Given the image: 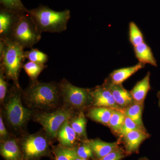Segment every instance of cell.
Segmentation results:
<instances>
[{"label": "cell", "mask_w": 160, "mask_h": 160, "mask_svg": "<svg viewBox=\"0 0 160 160\" xmlns=\"http://www.w3.org/2000/svg\"><path fill=\"white\" fill-rule=\"evenodd\" d=\"M54 160H56L55 159Z\"/></svg>", "instance_id": "cell-36"}, {"label": "cell", "mask_w": 160, "mask_h": 160, "mask_svg": "<svg viewBox=\"0 0 160 160\" xmlns=\"http://www.w3.org/2000/svg\"><path fill=\"white\" fill-rule=\"evenodd\" d=\"M102 86L111 92L116 102L122 110H124L134 102L130 92L124 88L122 84H113L106 79Z\"/></svg>", "instance_id": "cell-9"}, {"label": "cell", "mask_w": 160, "mask_h": 160, "mask_svg": "<svg viewBox=\"0 0 160 160\" xmlns=\"http://www.w3.org/2000/svg\"><path fill=\"white\" fill-rule=\"evenodd\" d=\"M145 66V64L139 62L133 66L116 69L110 73L109 78L107 79L113 84H122L132 75L140 69H143Z\"/></svg>", "instance_id": "cell-14"}, {"label": "cell", "mask_w": 160, "mask_h": 160, "mask_svg": "<svg viewBox=\"0 0 160 160\" xmlns=\"http://www.w3.org/2000/svg\"><path fill=\"white\" fill-rule=\"evenodd\" d=\"M1 155L5 160H25L19 143L14 139H7L1 142Z\"/></svg>", "instance_id": "cell-13"}, {"label": "cell", "mask_w": 160, "mask_h": 160, "mask_svg": "<svg viewBox=\"0 0 160 160\" xmlns=\"http://www.w3.org/2000/svg\"><path fill=\"white\" fill-rule=\"evenodd\" d=\"M126 117L123 110L113 109L108 126L112 131L118 134L124 124Z\"/></svg>", "instance_id": "cell-24"}, {"label": "cell", "mask_w": 160, "mask_h": 160, "mask_svg": "<svg viewBox=\"0 0 160 160\" xmlns=\"http://www.w3.org/2000/svg\"><path fill=\"white\" fill-rule=\"evenodd\" d=\"M113 109L107 107H95L88 112L87 116L95 122L109 126Z\"/></svg>", "instance_id": "cell-19"}, {"label": "cell", "mask_w": 160, "mask_h": 160, "mask_svg": "<svg viewBox=\"0 0 160 160\" xmlns=\"http://www.w3.org/2000/svg\"><path fill=\"white\" fill-rule=\"evenodd\" d=\"M149 136V133L144 130H134L123 136L126 153L137 152L141 144Z\"/></svg>", "instance_id": "cell-11"}, {"label": "cell", "mask_w": 160, "mask_h": 160, "mask_svg": "<svg viewBox=\"0 0 160 160\" xmlns=\"http://www.w3.org/2000/svg\"><path fill=\"white\" fill-rule=\"evenodd\" d=\"M129 40L133 47L145 42L143 33L133 22H130L129 24Z\"/></svg>", "instance_id": "cell-27"}, {"label": "cell", "mask_w": 160, "mask_h": 160, "mask_svg": "<svg viewBox=\"0 0 160 160\" xmlns=\"http://www.w3.org/2000/svg\"><path fill=\"white\" fill-rule=\"evenodd\" d=\"M52 151L56 160H74L78 156L75 147L69 148L60 145L54 147Z\"/></svg>", "instance_id": "cell-21"}, {"label": "cell", "mask_w": 160, "mask_h": 160, "mask_svg": "<svg viewBox=\"0 0 160 160\" xmlns=\"http://www.w3.org/2000/svg\"><path fill=\"white\" fill-rule=\"evenodd\" d=\"M1 8L18 14L28 13L29 9L25 7L22 0H0Z\"/></svg>", "instance_id": "cell-22"}, {"label": "cell", "mask_w": 160, "mask_h": 160, "mask_svg": "<svg viewBox=\"0 0 160 160\" xmlns=\"http://www.w3.org/2000/svg\"><path fill=\"white\" fill-rule=\"evenodd\" d=\"M77 135L70 125L69 119L61 126L57 135L60 145L64 147L74 148L77 139Z\"/></svg>", "instance_id": "cell-15"}, {"label": "cell", "mask_w": 160, "mask_h": 160, "mask_svg": "<svg viewBox=\"0 0 160 160\" xmlns=\"http://www.w3.org/2000/svg\"><path fill=\"white\" fill-rule=\"evenodd\" d=\"M19 144L25 160H39L50 155L49 142L42 135H29L24 138Z\"/></svg>", "instance_id": "cell-6"}, {"label": "cell", "mask_w": 160, "mask_h": 160, "mask_svg": "<svg viewBox=\"0 0 160 160\" xmlns=\"http://www.w3.org/2000/svg\"><path fill=\"white\" fill-rule=\"evenodd\" d=\"M75 148L78 157L86 159H95V158L91 147L86 142H84L77 148Z\"/></svg>", "instance_id": "cell-29"}, {"label": "cell", "mask_w": 160, "mask_h": 160, "mask_svg": "<svg viewBox=\"0 0 160 160\" xmlns=\"http://www.w3.org/2000/svg\"><path fill=\"white\" fill-rule=\"evenodd\" d=\"M74 160H88V159H83L82 158H80L78 157H77Z\"/></svg>", "instance_id": "cell-33"}, {"label": "cell", "mask_w": 160, "mask_h": 160, "mask_svg": "<svg viewBox=\"0 0 160 160\" xmlns=\"http://www.w3.org/2000/svg\"><path fill=\"white\" fill-rule=\"evenodd\" d=\"M87 120L82 112L74 118L70 122V125L78 137L86 138V126Z\"/></svg>", "instance_id": "cell-23"}, {"label": "cell", "mask_w": 160, "mask_h": 160, "mask_svg": "<svg viewBox=\"0 0 160 160\" xmlns=\"http://www.w3.org/2000/svg\"><path fill=\"white\" fill-rule=\"evenodd\" d=\"M140 160H148L147 159H146V158H143V159H141Z\"/></svg>", "instance_id": "cell-35"}, {"label": "cell", "mask_w": 160, "mask_h": 160, "mask_svg": "<svg viewBox=\"0 0 160 160\" xmlns=\"http://www.w3.org/2000/svg\"><path fill=\"white\" fill-rule=\"evenodd\" d=\"M61 94L59 85L32 81L24 92L27 102L34 108L50 109L57 104Z\"/></svg>", "instance_id": "cell-3"}, {"label": "cell", "mask_w": 160, "mask_h": 160, "mask_svg": "<svg viewBox=\"0 0 160 160\" xmlns=\"http://www.w3.org/2000/svg\"><path fill=\"white\" fill-rule=\"evenodd\" d=\"M143 108L144 104L134 102L123 110L126 116L130 118L139 126L145 128L142 118Z\"/></svg>", "instance_id": "cell-20"}, {"label": "cell", "mask_w": 160, "mask_h": 160, "mask_svg": "<svg viewBox=\"0 0 160 160\" xmlns=\"http://www.w3.org/2000/svg\"><path fill=\"white\" fill-rule=\"evenodd\" d=\"M137 130H146L145 128L139 126L130 118L126 116L124 124L119 132L118 134L123 137V136L129 133L130 132Z\"/></svg>", "instance_id": "cell-28"}, {"label": "cell", "mask_w": 160, "mask_h": 160, "mask_svg": "<svg viewBox=\"0 0 160 160\" xmlns=\"http://www.w3.org/2000/svg\"><path fill=\"white\" fill-rule=\"evenodd\" d=\"M7 78L3 69L0 68V100L1 103L4 101L8 91V84L6 80Z\"/></svg>", "instance_id": "cell-30"}, {"label": "cell", "mask_w": 160, "mask_h": 160, "mask_svg": "<svg viewBox=\"0 0 160 160\" xmlns=\"http://www.w3.org/2000/svg\"><path fill=\"white\" fill-rule=\"evenodd\" d=\"M28 13L42 33H60L66 31L71 17L69 9L56 11L42 5L30 9Z\"/></svg>", "instance_id": "cell-1"}, {"label": "cell", "mask_w": 160, "mask_h": 160, "mask_svg": "<svg viewBox=\"0 0 160 160\" xmlns=\"http://www.w3.org/2000/svg\"><path fill=\"white\" fill-rule=\"evenodd\" d=\"M125 157V153L119 147L111 152L104 157L97 160H121Z\"/></svg>", "instance_id": "cell-31"}, {"label": "cell", "mask_w": 160, "mask_h": 160, "mask_svg": "<svg viewBox=\"0 0 160 160\" xmlns=\"http://www.w3.org/2000/svg\"><path fill=\"white\" fill-rule=\"evenodd\" d=\"M8 132L5 127L4 123L3 122L2 118V115L0 117V136H1V140L2 139V141L7 139Z\"/></svg>", "instance_id": "cell-32"}, {"label": "cell", "mask_w": 160, "mask_h": 160, "mask_svg": "<svg viewBox=\"0 0 160 160\" xmlns=\"http://www.w3.org/2000/svg\"><path fill=\"white\" fill-rule=\"evenodd\" d=\"M24 49L9 38L0 39V68L9 79L20 88L18 78L26 60Z\"/></svg>", "instance_id": "cell-2"}, {"label": "cell", "mask_w": 160, "mask_h": 160, "mask_svg": "<svg viewBox=\"0 0 160 160\" xmlns=\"http://www.w3.org/2000/svg\"><path fill=\"white\" fill-rule=\"evenodd\" d=\"M20 88L16 85L9 91L5 106V114L9 124L14 128L22 127L30 119L32 112L23 106Z\"/></svg>", "instance_id": "cell-5"}, {"label": "cell", "mask_w": 160, "mask_h": 160, "mask_svg": "<svg viewBox=\"0 0 160 160\" xmlns=\"http://www.w3.org/2000/svg\"><path fill=\"white\" fill-rule=\"evenodd\" d=\"M85 142L91 147L97 160L102 158L119 148L117 142H106L98 139L86 140Z\"/></svg>", "instance_id": "cell-16"}, {"label": "cell", "mask_w": 160, "mask_h": 160, "mask_svg": "<svg viewBox=\"0 0 160 160\" xmlns=\"http://www.w3.org/2000/svg\"><path fill=\"white\" fill-rule=\"evenodd\" d=\"M46 67V66L44 64L29 61L24 64L23 68L32 81H37L38 76Z\"/></svg>", "instance_id": "cell-25"}, {"label": "cell", "mask_w": 160, "mask_h": 160, "mask_svg": "<svg viewBox=\"0 0 160 160\" xmlns=\"http://www.w3.org/2000/svg\"><path fill=\"white\" fill-rule=\"evenodd\" d=\"M60 92L66 104L76 109H81L92 103L91 90L72 85L66 79L59 85Z\"/></svg>", "instance_id": "cell-7"}, {"label": "cell", "mask_w": 160, "mask_h": 160, "mask_svg": "<svg viewBox=\"0 0 160 160\" xmlns=\"http://www.w3.org/2000/svg\"><path fill=\"white\" fill-rule=\"evenodd\" d=\"M19 15L0 7V39L10 38Z\"/></svg>", "instance_id": "cell-12"}, {"label": "cell", "mask_w": 160, "mask_h": 160, "mask_svg": "<svg viewBox=\"0 0 160 160\" xmlns=\"http://www.w3.org/2000/svg\"><path fill=\"white\" fill-rule=\"evenodd\" d=\"M135 55L139 62L148 64L157 67V62L155 58L151 49L145 42L133 47Z\"/></svg>", "instance_id": "cell-18"}, {"label": "cell", "mask_w": 160, "mask_h": 160, "mask_svg": "<svg viewBox=\"0 0 160 160\" xmlns=\"http://www.w3.org/2000/svg\"><path fill=\"white\" fill-rule=\"evenodd\" d=\"M25 56L26 59L30 62L44 65L49 60V56L46 53L34 48H31L28 51H25Z\"/></svg>", "instance_id": "cell-26"}, {"label": "cell", "mask_w": 160, "mask_h": 160, "mask_svg": "<svg viewBox=\"0 0 160 160\" xmlns=\"http://www.w3.org/2000/svg\"><path fill=\"white\" fill-rule=\"evenodd\" d=\"M150 72H148L142 79L136 83L130 93L134 102L144 104L147 93L151 89L150 84Z\"/></svg>", "instance_id": "cell-17"}, {"label": "cell", "mask_w": 160, "mask_h": 160, "mask_svg": "<svg viewBox=\"0 0 160 160\" xmlns=\"http://www.w3.org/2000/svg\"><path fill=\"white\" fill-rule=\"evenodd\" d=\"M41 38L42 33L38 29L29 13L19 15L9 39L25 49L32 48Z\"/></svg>", "instance_id": "cell-4"}, {"label": "cell", "mask_w": 160, "mask_h": 160, "mask_svg": "<svg viewBox=\"0 0 160 160\" xmlns=\"http://www.w3.org/2000/svg\"><path fill=\"white\" fill-rule=\"evenodd\" d=\"M72 112L69 109H61L52 112H42L37 115L35 120L43 126L50 138L57 137L59 130L67 120L71 118Z\"/></svg>", "instance_id": "cell-8"}, {"label": "cell", "mask_w": 160, "mask_h": 160, "mask_svg": "<svg viewBox=\"0 0 160 160\" xmlns=\"http://www.w3.org/2000/svg\"><path fill=\"white\" fill-rule=\"evenodd\" d=\"M91 93L92 103L95 107H107L122 110L116 102L111 92L104 86H97L91 90Z\"/></svg>", "instance_id": "cell-10"}, {"label": "cell", "mask_w": 160, "mask_h": 160, "mask_svg": "<svg viewBox=\"0 0 160 160\" xmlns=\"http://www.w3.org/2000/svg\"><path fill=\"white\" fill-rule=\"evenodd\" d=\"M158 98L159 99V105L160 107V91L158 92Z\"/></svg>", "instance_id": "cell-34"}]
</instances>
